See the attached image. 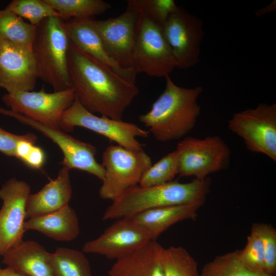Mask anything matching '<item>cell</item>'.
I'll return each instance as SVG.
<instances>
[{
  "label": "cell",
  "mask_w": 276,
  "mask_h": 276,
  "mask_svg": "<svg viewBox=\"0 0 276 276\" xmlns=\"http://www.w3.org/2000/svg\"><path fill=\"white\" fill-rule=\"evenodd\" d=\"M68 72L72 88L88 111L122 120L139 93L135 83L83 52L70 42Z\"/></svg>",
  "instance_id": "1"
},
{
  "label": "cell",
  "mask_w": 276,
  "mask_h": 276,
  "mask_svg": "<svg viewBox=\"0 0 276 276\" xmlns=\"http://www.w3.org/2000/svg\"><path fill=\"white\" fill-rule=\"evenodd\" d=\"M165 78L164 90L151 109L139 118L160 142L179 140L193 130L200 113L197 100L203 91L200 86L185 88L176 85L169 75Z\"/></svg>",
  "instance_id": "2"
},
{
  "label": "cell",
  "mask_w": 276,
  "mask_h": 276,
  "mask_svg": "<svg viewBox=\"0 0 276 276\" xmlns=\"http://www.w3.org/2000/svg\"><path fill=\"white\" fill-rule=\"evenodd\" d=\"M211 184V179L208 177L203 180L195 178L186 183L172 181L148 187L136 185L112 201L102 219L131 217L149 210L167 206L194 204L201 207L204 204Z\"/></svg>",
  "instance_id": "3"
},
{
  "label": "cell",
  "mask_w": 276,
  "mask_h": 276,
  "mask_svg": "<svg viewBox=\"0 0 276 276\" xmlns=\"http://www.w3.org/2000/svg\"><path fill=\"white\" fill-rule=\"evenodd\" d=\"M70 41L58 17H50L36 26L32 51L38 78L58 91L72 88L68 72Z\"/></svg>",
  "instance_id": "4"
},
{
  "label": "cell",
  "mask_w": 276,
  "mask_h": 276,
  "mask_svg": "<svg viewBox=\"0 0 276 276\" xmlns=\"http://www.w3.org/2000/svg\"><path fill=\"white\" fill-rule=\"evenodd\" d=\"M102 157L105 176L99 195L111 201L138 185L144 173L152 165L151 157L144 150H132L118 145L108 146Z\"/></svg>",
  "instance_id": "5"
},
{
  "label": "cell",
  "mask_w": 276,
  "mask_h": 276,
  "mask_svg": "<svg viewBox=\"0 0 276 276\" xmlns=\"http://www.w3.org/2000/svg\"><path fill=\"white\" fill-rule=\"evenodd\" d=\"M137 14L134 69L137 73L165 77L176 68V62L164 37L162 28L143 14L137 12Z\"/></svg>",
  "instance_id": "6"
},
{
  "label": "cell",
  "mask_w": 276,
  "mask_h": 276,
  "mask_svg": "<svg viewBox=\"0 0 276 276\" xmlns=\"http://www.w3.org/2000/svg\"><path fill=\"white\" fill-rule=\"evenodd\" d=\"M180 176H194L203 180L210 174L229 167L231 150L217 135L203 139L187 136L178 143Z\"/></svg>",
  "instance_id": "7"
},
{
  "label": "cell",
  "mask_w": 276,
  "mask_h": 276,
  "mask_svg": "<svg viewBox=\"0 0 276 276\" xmlns=\"http://www.w3.org/2000/svg\"><path fill=\"white\" fill-rule=\"evenodd\" d=\"M230 131L242 138L248 150L276 162V104L260 103L235 113L228 121Z\"/></svg>",
  "instance_id": "8"
},
{
  "label": "cell",
  "mask_w": 276,
  "mask_h": 276,
  "mask_svg": "<svg viewBox=\"0 0 276 276\" xmlns=\"http://www.w3.org/2000/svg\"><path fill=\"white\" fill-rule=\"evenodd\" d=\"M61 125L64 131H71L76 126L86 128L132 150H143L144 145L139 142L136 137H147L150 133L149 131L132 123L97 116L86 109L76 97L64 112Z\"/></svg>",
  "instance_id": "9"
},
{
  "label": "cell",
  "mask_w": 276,
  "mask_h": 276,
  "mask_svg": "<svg viewBox=\"0 0 276 276\" xmlns=\"http://www.w3.org/2000/svg\"><path fill=\"white\" fill-rule=\"evenodd\" d=\"M73 88L49 93L44 88L38 91L6 93L2 100L11 110L48 126L61 129L64 112L75 99Z\"/></svg>",
  "instance_id": "10"
},
{
  "label": "cell",
  "mask_w": 276,
  "mask_h": 276,
  "mask_svg": "<svg viewBox=\"0 0 276 276\" xmlns=\"http://www.w3.org/2000/svg\"><path fill=\"white\" fill-rule=\"evenodd\" d=\"M164 37L176 62V68L188 69L196 65L204 36L202 20L179 7L162 27Z\"/></svg>",
  "instance_id": "11"
},
{
  "label": "cell",
  "mask_w": 276,
  "mask_h": 276,
  "mask_svg": "<svg viewBox=\"0 0 276 276\" xmlns=\"http://www.w3.org/2000/svg\"><path fill=\"white\" fill-rule=\"evenodd\" d=\"M0 113L13 117L22 124L40 132L55 143L61 150L63 166L87 172L103 180L105 170L95 158L97 149L93 145L79 141L60 129L43 125L22 114L0 108Z\"/></svg>",
  "instance_id": "12"
},
{
  "label": "cell",
  "mask_w": 276,
  "mask_h": 276,
  "mask_svg": "<svg viewBox=\"0 0 276 276\" xmlns=\"http://www.w3.org/2000/svg\"><path fill=\"white\" fill-rule=\"evenodd\" d=\"M153 240L150 234L131 217L117 219L95 239L86 242L84 253L118 259Z\"/></svg>",
  "instance_id": "13"
},
{
  "label": "cell",
  "mask_w": 276,
  "mask_h": 276,
  "mask_svg": "<svg viewBox=\"0 0 276 276\" xmlns=\"http://www.w3.org/2000/svg\"><path fill=\"white\" fill-rule=\"evenodd\" d=\"M30 194L29 185L15 178L8 180L0 189L3 205L0 210V255L22 240L26 202Z\"/></svg>",
  "instance_id": "14"
},
{
  "label": "cell",
  "mask_w": 276,
  "mask_h": 276,
  "mask_svg": "<svg viewBox=\"0 0 276 276\" xmlns=\"http://www.w3.org/2000/svg\"><path fill=\"white\" fill-rule=\"evenodd\" d=\"M137 12L127 6L119 16L95 24L108 55L122 68L134 70L133 53Z\"/></svg>",
  "instance_id": "15"
},
{
  "label": "cell",
  "mask_w": 276,
  "mask_h": 276,
  "mask_svg": "<svg viewBox=\"0 0 276 276\" xmlns=\"http://www.w3.org/2000/svg\"><path fill=\"white\" fill-rule=\"evenodd\" d=\"M38 78L32 50L0 40V87L7 93L32 91Z\"/></svg>",
  "instance_id": "16"
},
{
  "label": "cell",
  "mask_w": 276,
  "mask_h": 276,
  "mask_svg": "<svg viewBox=\"0 0 276 276\" xmlns=\"http://www.w3.org/2000/svg\"><path fill=\"white\" fill-rule=\"evenodd\" d=\"M63 24L71 43L123 78L135 83L136 72L133 69L122 68L108 55L95 20L91 18H72L63 21Z\"/></svg>",
  "instance_id": "17"
},
{
  "label": "cell",
  "mask_w": 276,
  "mask_h": 276,
  "mask_svg": "<svg viewBox=\"0 0 276 276\" xmlns=\"http://www.w3.org/2000/svg\"><path fill=\"white\" fill-rule=\"evenodd\" d=\"M70 170L63 166L57 177L40 191L30 194L26 206V218L30 219L58 210L68 205L72 195Z\"/></svg>",
  "instance_id": "18"
},
{
  "label": "cell",
  "mask_w": 276,
  "mask_h": 276,
  "mask_svg": "<svg viewBox=\"0 0 276 276\" xmlns=\"http://www.w3.org/2000/svg\"><path fill=\"white\" fill-rule=\"evenodd\" d=\"M164 248L151 240L138 249L116 260L109 276H164L162 257Z\"/></svg>",
  "instance_id": "19"
},
{
  "label": "cell",
  "mask_w": 276,
  "mask_h": 276,
  "mask_svg": "<svg viewBox=\"0 0 276 276\" xmlns=\"http://www.w3.org/2000/svg\"><path fill=\"white\" fill-rule=\"evenodd\" d=\"M51 255L36 241H22L3 255V262L27 276H54Z\"/></svg>",
  "instance_id": "20"
},
{
  "label": "cell",
  "mask_w": 276,
  "mask_h": 276,
  "mask_svg": "<svg viewBox=\"0 0 276 276\" xmlns=\"http://www.w3.org/2000/svg\"><path fill=\"white\" fill-rule=\"evenodd\" d=\"M26 231L35 230L58 241H71L80 233L76 212L69 205L56 211L29 219L24 224Z\"/></svg>",
  "instance_id": "21"
},
{
  "label": "cell",
  "mask_w": 276,
  "mask_h": 276,
  "mask_svg": "<svg viewBox=\"0 0 276 276\" xmlns=\"http://www.w3.org/2000/svg\"><path fill=\"white\" fill-rule=\"evenodd\" d=\"M200 206L180 204L149 210L131 218L145 228L153 240L173 224L187 219H195Z\"/></svg>",
  "instance_id": "22"
},
{
  "label": "cell",
  "mask_w": 276,
  "mask_h": 276,
  "mask_svg": "<svg viewBox=\"0 0 276 276\" xmlns=\"http://www.w3.org/2000/svg\"><path fill=\"white\" fill-rule=\"evenodd\" d=\"M36 28L9 10L0 9V40L32 50Z\"/></svg>",
  "instance_id": "23"
},
{
  "label": "cell",
  "mask_w": 276,
  "mask_h": 276,
  "mask_svg": "<svg viewBox=\"0 0 276 276\" xmlns=\"http://www.w3.org/2000/svg\"><path fill=\"white\" fill-rule=\"evenodd\" d=\"M84 252L58 247L51 255L54 276H93L89 262Z\"/></svg>",
  "instance_id": "24"
},
{
  "label": "cell",
  "mask_w": 276,
  "mask_h": 276,
  "mask_svg": "<svg viewBox=\"0 0 276 276\" xmlns=\"http://www.w3.org/2000/svg\"><path fill=\"white\" fill-rule=\"evenodd\" d=\"M63 20L72 18H91L104 13L111 8L103 0H44Z\"/></svg>",
  "instance_id": "25"
},
{
  "label": "cell",
  "mask_w": 276,
  "mask_h": 276,
  "mask_svg": "<svg viewBox=\"0 0 276 276\" xmlns=\"http://www.w3.org/2000/svg\"><path fill=\"white\" fill-rule=\"evenodd\" d=\"M162 264L164 276H200L197 261L181 246L164 248Z\"/></svg>",
  "instance_id": "26"
},
{
  "label": "cell",
  "mask_w": 276,
  "mask_h": 276,
  "mask_svg": "<svg viewBox=\"0 0 276 276\" xmlns=\"http://www.w3.org/2000/svg\"><path fill=\"white\" fill-rule=\"evenodd\" d=\"M200 276H268L254 273L241 262L238 250L216 257L205 264Z\"/></svg>",
  "instance_id": "27"
},
{
  "label": "cell",
  "mask_w": 276,
  "mask_h": 276,
  "mask_svg": "<svg viewBox=\"0 0 276 276\" xmlns=\"http://www.w3.org/2000/svg\"><path fill=\"white\" fill-rule=\"evenodd\" d=\"M179 172V159L175 150L163 156L143 175L139 185L148 187L172 181Z\"/></svg>",
  "instance_id": "28"
},
{
  "label": "cell",
  "mask_w": 276,
  "mask_h": 276,
  "mask_svg": "<svg viewBox=\"0 0 276 276\" xmlns=\"http://www.w3.org/2000/svg\"><path fill=\"white\" fill-rule=\"evenodd\" d=\"M6 8L28 20L34 26H37L48 17L60 18V14L44 0H13Z\"/></svg>",
  "instance_id": "29"
},
{
  "label": "cell",
  "mask_w": 276,
  "mask_h": 276,
  "mask_svg": "<svg viewBox=\"0 0 276 276\" xmlns=\"http://www.w3.org/2000/svg\"><path fill=\"white\" fill-rule=\"evenodd\" d=\"M127 2V6L146 15L162 28L179 7L173 0H128Z\"/></svg>",
  "instance_id": "30"
},
{
  "label": "cell",
  "mask_w": 276,
  "mask_h": 276,
  "mask_svg": "<svg viewBox=\"0 0 276 276\" xmlns=\"http://www.w3.org/2000/svg\"><path fill=\"white\" fill-rule=\"evenodd\" d=\"M238 257L243 265L250 271L266 275L265 273V254L262 242L254 231L251 230L250 235L248 236L244 248L238 250Z\"/></svg>",
  "instance_id": "31"
},
{
  "label": "cell",
  "mask_w": 276,
  "mask_h": 276,
  "mask_svg": "<svg viewBox=\"0 0 276 276\" xmlns=\"http://www.w3.org/2000/svg\"><path fill=\"white\" fill-rule=\"evenodd\" d=\"M36 140L37 137L34 134H26L17 143L15 157L30 168L39 170L43 166L46 156L44 151L35 145Z\"/></svg>",
  "instance_id": "32"
},
{
  "label": "cell",
  "mask_w": 276,
  "mask_h": 276,
  "mask_svg": "<svg viewBox=\"0 0 276 276\" xmlns=\"http://www.w3.org/2000/svg\"><path fill=\"white\" fill-rule=\"evenodd\" d=\"M251 230L261 239L265 254V273L268 276L276 275V230L271 225L254 223Z\"/></svg>",
  "instance_id": "33"
},
{
  "label": "cell",
  "mask_w": 276,
  "mask_h": 276,
  "mask_svg": "<svg viewBox=\"0 0 276 276\" xmlns=\"http://www.w3.org/2000/svg\"><path fill=\"white\" fill-rule=\"evenodd\" d=\"M25 136L13 134L0 127V152L7 156L15 157L17 143Z\"/></svg>",
  "instance_id": "34"
},
{
  "label": "cell",
  "mask_w": 276,
  "mask_h": 276,
  "mask_svg": "<svg viewBox=\"0 0 276 276\" xmlns=\"http://www.w3.org/2000/svg\"><path fill=\"white\" fill-rule=\"evenodd\" d=\"M275 2L276 1L274 0L272 2H271L269 5L256 11V14L257 16L259 17L265 14L269 13L275 11L276 8Z\"/></svg>",
  "instance_id": "35"
},
{
  "label": "cell",
  "mask_w": 276,
  "mask_h": 276,
  "mask_svg": "<svg viewBox=\"0 0 276 276\" xmlns=\"http://www.w3.org/2000/svg\"><path fill=\"white\" fill-rule=\"evenodd\" d=\"M0 276H27L20 273L11 267L1 269L0 268Z\"/></svg>",
  "instance_id": "36"
}]
</instances>
